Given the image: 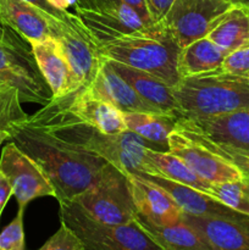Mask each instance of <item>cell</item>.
Listing matches in <instances>:
<instances>
[{"label": "cell", "instance_id": "1", "mask_svg": "<svg viewBox=\"0 0 249 250\" xmlns=\"http://www.w3.org/2000/svg\"><path fill=\"white\" fill-rule=\"evenodd\" d=\"M9 141L42 167L55 190L59 204L72 202L102 178L109 164L49 133L27 117L7 128Z\"/></svg>", "mask_w": 249, "mask_h": 250}, {"label": "cell", "instance_id": "2", "mask_svg": "<svg viewBox=\"0 0 249 250\" xmlns=\"http://www.w3.org/2000/svg\"><path fill=\"white\" fill-rule=\"evenodd\" d=\"M27 120L49 133L104 159L124 173L149 175L145 148L166 151L131 131L119 134H104L81 121L68 110L65 98L51 99Z\"/></svg>", "mask_w": 249, "mask_h": 250}, {"label": "cell", "instance_id": "3", "mask_svg": "<svg viewBox=\"0 0 249 250\" xmlns=\"http://www.w3.org/2000/svg\"><path fill=\"white\" fill-rule=\"evenodd\" d=\"M100 50L109 60L143 71L170 85L181 80L177 70L181 48L161 21L109 42Z\"/></svg>", "mask_w": 249, "mask_h": 250}, {"label": "cell", "instance_id": "4", "mask_svg": "<svg viewBox=\"0 0 249 250\" xmlns=\"http://www.w3.org/2000/svg\"><path fill=\"white\" fill-rule=\"evenodd\" d=\"M181 119L212 117L249 107V78L217 70L172 85Z\"/></svg>", "mask_w": 249, "mask_h": 250}, {"label": "cell", "instance_id": "5", "mask_svg": "<svg viewBox=\"0 0 249 250\" xmlns=\"http://www.w3.org/2000/svg\"><path fill=\"white\" fill-rule=\"evenodd\" d=\"M0 80L19 90L22 103L44 106L53 99L36 62L31 43L9 26L0 32Z\"/></svg>", "mask_w": 249, "mask_h": 250}, {"label": "cell", "instance_id": "6", "mask_svg": "<svg viewBox=\"0 0 249 250\" xmlns=\"http://www.w3.org/2000/svg\"><path fill=\"white\" fill-rule=\"evenodd\" d=\"M60 221L75 232L84 250H161L136 221L127 225L103 224L75 202L61 203Z\"/></svg>", "mask_w": 249, "mask_h": 250}, {"label": "cell", "instance_id": "7", "mask_svg": "<svg viewBox=\"0 0 249 250\" xmlns=\"http://www.w3.org/2000/svg\"><path fill=\"white\" fill-rule=\"evenodd\" d=\"M72 202L103 224H131L137 215L126 173L110 164L102 178Z\"/></svg>", "mask_w": 249, "mask_h": 250}, {"label": "cell", "instance_id": "8", "mask_svg": "<svg viewBox=\"0 0 249 250\" xmlns=\"http://www.w3.org/2000/svg\"><path fill=\"white\" fill-rule=\"evenodd\" d=\"M73 14L100 46L146 24L124 0H78Z\"/></svg>", "mask_w": 249, "mask_h": 250}, {"label": "cell", "instance_id": "9", "mask_svg": "<svg viewBox=\"0 0 249 250\" xmlns=\"http://www.w3.org/2000/svg\"><path fill=\"white\" fill-rule=\"evenodd\" d=\"M51 37L60 42L72 72L76 90L87 87L97 75L105 56L75 14L68 20L50 21Z\"/></svg>", "mask_w": 249, "mask_h": 250}, {"label": "cell", "instance_id": "10", "mask_svg": "<svg viewBox=\"0 0 249 250\" xmlns=\"http://www.w3.org/2000/svg\"><path fill=\"white\" fill-rule=\"evenodd\" d=\"M233 5L226 0H175L161 22L181 49L208 37Z\"/></svg>", "mask_w": 249, "mask_h": 250}, {"label": "cell", "instance_id": "11", "mask_svg": "<svg viewBox=\"0 0 249 250\" xmlns=\"http://www.w3.org/2000/svg\"><path fill=\"white\" fill-rule=\"evenodd\" d=\"M0 172L11 183L12 195L19 208L26 209L27 205L37 198H55L53 185L41 166L12 142L2 149Z\"/></svg>", "mask_w": 249, "mask_h": 250}, {"label": "cell", "instance_id": "12", "mask_svg": "<svg viewBox=\"0 0 249 250\" xmlns=\"http://www.w3.org/2000/svg\"><path fill=\"white\" fill-rule=\"evenodd\" d=\"M168 151L180 158L190 170L209 183L244 178L241 171L225 159L190 138L181 129L175 128L168 136Z\"/></svg>", "mask_w": 249, "mask_h": 250}, {"label": "cell", "instance_id": "13", "mask_svg": "<svg viewBox=\"0 0 249 250\" xmlns=\"http://www.w3.org/2000/svg\"><path fill=\"white\" fill-rule=\"evenodd\" d=\"M182 220L211 250H249V215L237 212L231 217H217L183 212Z\"/></svg>", "mask_w": 249, "mask_h": 250}, {"label": "cell", "instance_id": "14", "mask_svg": "<svg viewBox=\"0 0 249 250\" xmlns=\"http://www.w3.org/2000/svg\"><path fill=\"white\" fill-rule=\"evenodd\" d=\"M176 128L249 151V107L220 116L180 119Z\"/></svg>", "mask_w": 249, "mask_h": 250}, {"label": "cell", "instance_id": "15", "mask_svg": "<svg viewBox=\"0 0 249 250\" xmlns=\"http://www.w3.org/2000/svg\"><path fill=\"white\" fill-rule=\"evenodd\" d=\"M134 208L139 216L159 226L182 221L183 211L159 186L138 175L126 173Z\"/></svg>", "mask_w": 249, "mask_h": 250}, {"label": "cell", "instance_id": "16", "mask_svg": "<svg viewBox=\"0 0 249 250\" xmlns=\"http://www.w3.org/2000/svg\"><path fill=\"white\" fill-rule=\"evenodd\" d=\"M94 97L106 100L121 112H160L146 104L126 80L104 58L92 82L84 87Z\"/></svg>", "mask_w": 249, "mask_h": 250}, {"label": "cell", "instance_id": "17", "mask_svg": "<svg viewBox=\"0 0 249 250\" xmlns=\"http://www.w3.org/2000/svg\"><path fill=\"white\" fill-rule=\"evenodd\" d=\"M32 51L42 76L48 83L53 99H60L76 92L72 72L60 42L54 37L32 42Z\"/></svg>", "mask_w": 249, "mask_h": 250}, {"label": "cell", "instance_id": "18", "mask_svg": "<svg viewBox=\"0 0 249 250\" xmlns=\"http://www.w3.org/2000/svg\"><path fill=\"white\" fill-rule=\"evenodd\" d=\"M62 98L76 117L102 133L119 134L127 131L124 114L106 100L90 94L84 87Z\"/></svg>", "mask_w": 249, "mask_h": 250}, {"label": "cell", "instance_id": "19", "mask_svg": "<svg viewBox=\"0 0 249 250\" xmlns=\"http://www.w3.org/2000/svg\"><path fill=\"white\" fill-rule=\"evenodd\" d=\"M109 61L112 68L131 84V87L136 90L142 100H144L146 104L150 105L158 111L172 115L178 120L181 119L180 109H178L177 102L173 95L172 85L141 70L129 67V66L116 62V61Z\"/></svg>", "mask_w": 249, "mask_h": 250}, {"label": "cell", "instance_id": "20", "mask_svg": "<svg viewBox=\"0 0 249 250\" xmlns=\"http://www.w3.org/2000/svg\"><path fill=\"white\" fill-rule=\"evenodd\" d=\"M0 17L29 43L51 37L50 21L59 20L26 0H0Z\"/></svg>", "mask_w": 249, "mask_h": 250}, {"label": "cell", "instance_id": "21", "mask_svg": "<svg viewBox=\"0 0 249 250\" xmlns=\"http://www.w3.org/2000/svg\"><path fill=\"white\" fill-rule=\"evenodd\" d=\"M134 221L161 250H211L198 232L183 220L170 226H159L137 214Z\"/></svg>", "mask_w": 249, "mask_h": 250}, {"label": "cell", "instance_id": "22", "mask_svg": "<svg viewBox=\"0 0 249 250\" xmlns=\"http://www.w3.org/2000/svg\"><path fill=\"white\" fill-rule=\"evenodd\" d=\"M226 55V51L209 37L198 39L181 49L177 60L178 75L185 78L214 72L221 67Z\"/></svg>", "mask_w": 249, "mask_h": 250}, {"label": "cell", "instance_id": "23", "mask_svg": "<svg viewBox=\"0 0 249 250\" xmlns=\"http://www.w3.org/2000/svg\"><path fill=\"white\" fill-rule=\"evenodd\" d=\"M145 159L149 165V175L163 177L172 182L195 188L200 192L209 193L211 183L200 178L180 158L170 151L145 148Z\"/></svg>", "mask_w": 249, "mask_h": 250}, {"label": "cell", "instance_id": "24", "mask_svg": "<svg viewBox=\"0 0 249 250\" xmlns=\"http://www.w3.org/2000/svg\"><path fill=\"white\" fill-rule=\"evenodd\" d=\"M227 54L249 45V7L233 5L225 12L208 34Z\"/></svg>", "mask_w": 249, "mask_h": 250}, {"label": "cell", "instance_id": "25", "mask_svg": "<svg viewBox=\"0 0 249 250\" xmlns=\"http://www.w3.org/2000/svg\"><path fill=\"white\" fill-rule=\"evenodd\" d=\"M127 131L168 151V136L176 128L178 119L164 112H122Z\"/></svg>", "mask_w": 249, "mask_h": 250}, {"label": "cell", "instance_id": "26", "mask_svg": "<svg viewBox=\"0 0 249 250\" xmlns=\"http://www.w3.org/2000/svg\"><path fill=\"white\" fill-rule=\"evenodd\" d=\"M211 197L234 211L249 215V180L226 181V182L211 183L209 193Z\"/></svg>", "mask_w": 249, "mask_h": 250}, {"label": "cell", "instance_id": "27", "mask_svg": "<svg viewBox=\"0 0 249 250\" xmlns=\"http://www.w3.org/2000/svg\"><path fill=\"white\" fill-rule=\"evenodd\" d=\"M181 131H183V129H181ZM183 132L186 134H188L192 139H194L195 142H198V143L204 146L207 149H209L215 155L225 159L227 163H229L234 167L238 168L242 172V175H243V177L249 180V151L243 150V149L234 148V146H227V144L224 143H216V142L210 141V139L205 138V137L200 136V134L193 133V132Z\"/></svg>", "mask_w": 249, "mask_h": 250}, {"label": "cell", "instance_id": "28", "mask_svg": "<svg viewBox=\"0 0 249 250\" xmlns=\"http://www.w3.org/2000/svg\"><path fill=\"white\" fill-rule=\"evenodd\" d=\"M27 116L19 90L14 87H0V129L7 131L11 125Z\"/></svg>", "mask_w": 249, "mask_h": 250}, {"label": "cell", "instance_id": "29", "mask_svg": "<svg viewBox=\"0 0 249 250\" xmlns=\"http://www.w3.org/2000/svg\"><path fill=\"white\" fill-rule=\"evenodd\" d=\"M24 208H19L15 219L0 232V250H24Z\"/></svg>", "mask_w": 249, "mask_h": 250}, {"label": "cell", "instance_id": "30", "mask_svg": "<svg viewBox=\"0 0 249 250\" xmlns=\"http://www.w3.org/2000/svg\"><path fill=\"white\" fill-rule=\"evenodd\" d=\"M39 250H84L75 232L61 222L60 229L43 244Z\"/></svg>", "mask_w": 249, "mask_h": 250}, {"label": "cell", "instance_id": "31", "mask_svg": "<svg viewBox=\"0 0 249 250\" xmlns=\"http://www.w3.org/2000/svg\"><path fill=\"white\" fill-rule=\"evenodd\" d=\"M219 70L229 75L249 78V45L229 51Z\"/></svg>", "mask_w": 249, "mask_h": 250}, {"label": "cell", "instance_id": "32", "mask_svg": "<svg viewBox=\"0 0 249 250\" xmlns=\"http://www.w3.org/2000/svg\"><path fill=\"white\" fill-rule=\"evenodd\" d=\"M173 1L175 0H145L151 21L154 23L161 21L165 17V15L167 14L168 9L171 7Z\"/></svg>", "mask_w": 249, "mask_h": 250}, {"label": "cell", "instance_id": "33", "mask_svg": "<svg viewBox=\"0 0 249 250\" xmlns=\"http://www.w3.org/2000/svg\"><path fill=\"white\" fill-rule=\"evenodd\" d=\"M26 1L31 2L32 5H34L36 7H38L39 10H42L43 12H45L46 15H50V16L55 17L59 20H68L72 17L73 12L70 11H61V10L55 9V7L51 6L46 0H26Z\"/></svg>", "mask_w": 249, "mask_h": 250}, {"label": "cell", "instance_id": "34", "mask_svg": "<svg viewBox=\"0 0 249 250\" xmlns=\"http://www.w3.org/2000/svg\"><path fill=\"white\" fill-rule=\"evenodd\" d=\"M124 1L141 16V19L143 20L144 23H145L146 26H150V24L154 23V22L151 21V17L150 14H149L145 0H124Z\"/></svg>", "mask_w": 249, "mask_h": 250}, {"label": "cell", "instance_id": "35", "mask_svg": "<svg viewBox=\"0 0 249 250\" xmlns=\"http://www.w3.org/2000/svg\"><path fill=\"white\" fill-rule=\"evenodd\" d=\"M12 195V187L11 183L9 182L6 177L0 172V217H1L2 210L5 205L9 202L10 197Z\"/></svg>", "mask_w": 249, "mask_h": 250}, {"label": "cell", "instance_id": "36", "mask_svg": "<svg viewBox=\"0 0 249 250\" xmlns=\"http://www.w3.org/2000/svg\"><path fill=\"white\" fill-rule=\"evenodd\" d=\"M46 1L55 9L61 10V11H68V9L75 6L78 0H46Z\"/></svg>", "mask_w": 249, "mask_h": 250}, {"label": "cell", "instance_id": "37", "mask_svg": "<svg viewBox=\"0 0 249 250\" xmlns=\"http://www.w3.org/2000/svg\"><path fill=\"white\" fill-rule=\"evenodd\" d=\"M226 1L231 2L232 5H237V6L249 7V0H226Z\"/></svg>", "mask_w": 249, "mask_h": 250}, {"label": "cell", "instance_id": "38", "mask_svg": "<svg viewBox=\"0 0 249 250\" xmlns=\"http://www.w3.org/2000/svg\"><path fill=\"white\" fill-rule=\"evenodd\" d=\"M9 132L5 131V129H0V146H1L5 141H9Z\"/></svg>", "mask_w": 249, "mask_h": 250}, {"label": "cell", "instance_id": "39", "mask_svg": "<svg viewBox=\"0 0 249 250\" xmlns=\"http://www.w3.org/2000/svg\"><path fill=\"white\" fill-rule=\"evenodd\" d=\"M6 27H7V24L5 23V22L1 20V17H0V32H1L2 29L6 28Z\"/></svg>", "mask_w": 249, "mask_h": 250}, {"label": "cell", "instance_id": "40", "mask_svg": "<svg viewBox=\"0 0 249 250\" xmlns=\"http://www.w3.org/2000/svg\"><path fill=\"white\" fill-rule=\"evenodd\" d=\"M0 87H10V85H7L6 83H4L1 80H0Z\"/></svg>", "mask_w": 249, "mask_h": 250}]
</instances>
